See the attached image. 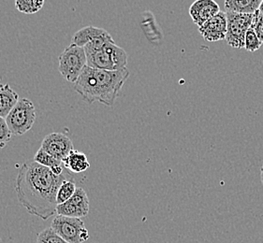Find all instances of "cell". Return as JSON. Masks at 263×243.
Wrapping results in <instances>:
<instances>
[{
	"label": "cell",
	"mask_w": 263,
	"mask_h": 243,
	"mask_svg": "<svg viewBox=\"0 0 263 243\" xmlns=\"http://www.w3.org/2000/svg\"><path fill=\"white\" fill-rule=\"evenodd\" d=\"M65 169H68L74 174L84 172L90 168V163L87 156L77 150L71 151L69 155L63 160Z\"/></svg>",
	"instance_id": "13"
},
{
	"label": "cell",
	"mask_w": 263,
	"mask_h": 243,
	"mask_svg": "<svg viewBox=\"0 0 263 243\" xmlns=\"http://www.w3.org/2000/svg\"><path fill=\"white\" fill-rule=\"evenodd\" d=\"M256 12L252 14L237 13L226 11L227 27L226 42L234 49H245V38L247 32L252 27Z\"/></svg>",
	"instance_id": "6"
},
{
	"label": "cell",
	"mask_w": 263,
	"mask_h": 243,
	"mask_svg": "<svg viewBox=\"0 0 263 243\" xmlns=\"http://www.w3.org/2000/svg\"><path fill=\"white\" fill-rule=\"evenodd\" d=\"M260 180H261V184L263 185V164L261 166V169H260Z\"/></svg>",
	"instance_id": "24"
},
{
	"label": "cell",
	"mask_w": 263,
	"mask_h": 243,
	"mask_svg": "<svg viewBox=\"0 0 263 243\" xmlns=\"http://www.w3.org/2000/svg\"><path fill=\"white\" fill-rule=\"evenodd\" d=\"M51 228L69 243H84L89 238V232L81 218L58 214L51 224Z\"/></svg>",
	"instance_id": "7"
},
{
	"label": "cell",
	"mask_w": 263,
	"mask_h": 243,
	"mask_svg": "<svg viewBox=\"0 0 263 243\" xmlns=\"http://www.w3.org/2000/svg\"><path fill=\"white\" fill-rule=\"evenodd\" d=\"M36 109L31 100L21 98L10 111L5 120L12 135L22 136L31 129L36 121Z\"/></svg>",
	"instance_id": "5"
},
{
	"label": "cell",
	"mask_w": 263,
	"mask_h": 243,
	"mask_svg": "<svg viewBox=\"0 0 263 243\" xmlns=\"http://www.w3.org/2000/svg\"><path fill=\"white\" fill-rule=\"evenodd\" d=\"M45 0H15V8L22 13L34 14L41 11Z\"/></svg>",
	"instance_id": "17"
},
{
	"label": "cell",
	"mask_w": 263,
	"mask_h": 243,
	"mask_svg": "<svg viewBox=\"0 0 263 243\" xmlns=\"http://www.w3.org/2000/svg\"><path fill=\"white\" fill-rule=\"evenodd\" d=\"M87 66L86 54L83 47L71 43L65 48L58 57V71L69 83L75 84Z\"/></svg>",
	"instance_id": "4"
},
{
	"label": "cell",
	"mask_w": 263,
	"mask_h": 243,
	"mask_svg": "<svg viewBox=\"0 0 263 243\" xmlns=\"http://www.w3.org/2000/svg\"><path fill=\"white\" fill-rule=\"evenodd\" d=\"M41 148L61 162L74 150L71 139L62 133L58 132L51 133L44 137Z\"/></svg>",
	"instance_id": "9"
},
{
	"label": "cell",
	"mask_w": 263,
	"mask_h": 243,
	"mask_svg": "<svg viewBox=\"0 0 263 243\" xmlns=\"http://www.w3.org/2000/svg\"><path fill=\"white\" fill-rule=\"evenodd\" d=\"M76 183L75 178L64 180L62 185H60L57 195V202L58 205L63 204L66 201L69 200L71 196H73L76 192Z\"/></svg>",
	"instance_id": "16"
},
{
	"label": "cell",
	"mask_w": 263,
	"mask_h": 243,
	"mask_svg": "<svg viewBox=\"0 0 263 243\" xmlns=\"http://www.w3.org/2000/svg\"><path fill=\"white\" fill-rule=\"evenodd\" d=\"M33 160L35 162H37V164L47 167L49 169H53L54 167H58L59 165L63 164V162L54 158L53 156L49 154L47 152H45L42 148H40V150L36 153Z\"/></svg>",
	"instance_id": "18"
},
{
	"label": "cell",
	"mask_w": 263,
	"mask_h": 243,
	"mask_svg": "<svg viewBox=\"0 0 263 243\" xmlns=\"http://www.w3.org/2000/svg\"><path fill=\"white\" fill-rule=\"evenodd\" d=\"M37 243H69L61 238L52 228H45L37 235Z\"/></svg>",
	"instance_id": "19"
},
{
	"label": "cell",
	"mask_w": 263,
	"mask_h": 243,
	"mask_svg": "<svg viewBox=\"0 0 263 243\" xmlns=\"http://www.w3.org/2000/svg\"><path fill=\"white\" fill-rule=\"evenodd\" d=\"M19 99V95L10 85L0 84V117L5 119Z\"/></svg>",
	"instance_id": "14"
},
{
	"label": "cell",
	"mask_w": 263,
	"mask_h": 243,
	"mask_svg": "<svg viewBox=\"0 0 263 243\" xmlns=\"http://www.w3.org/2000/svg\"><path fill=\"white\" fill-rule=\"evenodd\" d=\"M11 133L4 118L0 117V149L4 148L11 141Z\"/></svg>",
	"instance_id": "21"
},
{
	"label": "cell",
	"mask_w": 263,
	"mask_h": 243,
	"mask_svg": "<svg viewBox=\"0 0 263 243\" xmlns=\"http://www.w3.org/2000/svg\"><path fill=\"white\" fill-rule=\"evenodd\" d=\"M252 28L256 32L259 40L263 43V16L259 14L258 10L256 11L255 19L253 22Z\"/></svg>",
	"instance_id": "22"
},
{
	"label": "cell",
	"mask_w": 263,
	"mask_h": 243,
	"mask_svg": "<svg viewBox=\"0 0 263 243\" xmlns=\"http://www.w3.org/2000/svg\"><path fill=\"white\" fill-rule=\"evenodd\" d=\"M258 12H259L260 15L263 16V0L261 1L260 5H259V8H258Z\"/></svg>",
	"instance_id": "23"
},
{
	"label": "cell",
	"mask_w": 263,
	"mask_h": 243,
	"mask_svg": "<svg viewBox=\"0 0 263 243\" xmlns=\"http://www.w3.org/2000/svg\"><path fill=\"white\" fill-rule=\"evenodd\" d=\"M87 66L92 69L102 70H120L126 69L127 53L116 43H108L100 46L85 45Z\"/></svg>",
	"instance_id": "3"
},
{
	"label": "cell",
	"mask_w": 263,
	"mask_h": 243,
	"mask_svg": "<svg viewBox=\"0 0 263 243\" xmlns=\"http://www.w3.org/2000/svg\"><path fill=\"white\" fill-rule=\"evenodd\" d=\"M220 11L215 0H196L190 8V15L197 27H200Z\"/></svg>",
	"instance_id": "11"
},
{
	"label": "cell",
	"mask_w": 263,
	"mask_h": 243,
	"mask_svg": "<svg viewBox=\"0 0 263 243\" xmlns=\"http://www.w3.org/2000/svg\"><path fill=\"white\" fill-rule=\"evenodd\" d=\"M75 178L74 173L66 169L57 176L51 169L27 161L18 172L15 181L17 199L31 215L47 220L57 212L58 191L64 180Z\"/></svg>",
	"instance_id": "1"
},
{
	"label": "cell",
	"mask_w": 263,
	"mask_h": 243,
	"mask_svg": "<svg viewBox=\"0 0 263 243\" xmlns=\"http://www.w3.org/2000/svg\"><path fill=\"white\" fill-rule=\"evenodd\" d=\"M227 27L226 12L220 11L199 27V31L206 42L216 43L226 39Z\"/></svg>",
	"instance_id": "10"
},
{
	"label": "cell",
	"mask_w": 263,
	"mask_h": 243,
	"mask_svg": "<svg viewBox=\"0 0 263 243\" xmlns=\"http://www.w3.org/2000/svg\"><path fill=\"white\" fill-rule=\"evenodd\" d=\"M262 0H225L226 11L252 14L258 11Z\"/></svg>",
	"instance_id": "15"
},
{
	"label": "cell",
	"mask_w": 263,
	"mask_h": 243,
	"mask_svg": "<svg viewBox=\"0 0 263 243\" xmlns=\"http://www.w3.org/2000/svg\"><path fill=\"white\" fill-rule=\"evenodd\" d=\"M111 36L110 33L100 27H85L76 32L72 37L71 42L80 47L84 48L86 44L100 40L101 38Z\"/></svg>",
	"instance_id": "12"
},
{
	"label": "cell",
	"mask_w": 263,
	"mask_h": 243,
	"mask_svg": "<svg viewBox=\"0 0 263 243\" xmlns=\"http://www.w3.org/2000/svg\"><path fill=\"white\" fill-rule=\"evenodd\" d=\"M128 77L129 71L126 68L110 71L86 66L74 84V89L88 104L100 102L112 107Z\"/></svg>",
	"instance_id": "2"
},
{
	"label": "cell",
	"mask_w": 263,
	"mask_h": 243,
	"mask_svg": "<svg viewBox=\"0 0 263 243\" xmlns=\"http://www.w3.org/2000/svg\"><path fill=\"white\" fill-rule=\"evenodd\" d=\"M90 211V201L86 192L82 187H78L73 196L63 204L58 205L57 213L58 215L84 218L87 216Z\"/></svg>",
	"instance_id": "8"
},
{
	"label": "cell",
	"mask_w": 263,
	"mask_h": 243,
	"mask_svg": "<svg viewBox=\"0 0 263 243\" xmlns=\"http://www.w3.org/2000/svg\"><path fill=\"white\" fill-rule=\"evenodd\" d=\"M262 43L259 40L257 34L252 27L248 29L245 38V50H247L248 52L254 53L256 51L259 50V48L261 46Z\"/></svg>",
	"instance_id": "20"
}]
</instances>
